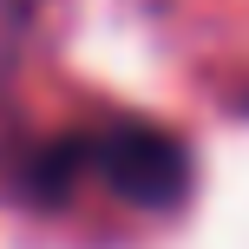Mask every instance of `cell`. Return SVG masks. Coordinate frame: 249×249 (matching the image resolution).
Instances as JSON below:
<instances>
[{
    "mask_svg": "<svg viewBox=\"0 0 249 249\" xmlns=\"http://www.w3.org/2000/svg\"><path fill=\"white\" fill-rule=\"evenodd\" d=\"M79 171H99L124 203H138V210H171V203L184 197V184H190L184 144L164 138V131H151V124H138V118L105 124V131H92V138L53 144L46 158L33 164V190L39 197H59Z\"/></svg>",
    "mask_w": 249,
    "mask_h": 249,
    "instance_id": "cell-1",
    "label": "cell"
}]
</instances>
